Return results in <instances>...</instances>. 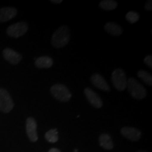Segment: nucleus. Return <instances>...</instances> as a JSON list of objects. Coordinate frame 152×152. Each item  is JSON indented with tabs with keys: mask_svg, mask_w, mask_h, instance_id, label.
<instances>
[{
	"mask_svg": "<svg viewBox=\"0 0 152 152\" xmlns=\"http://www.w3.org/2000/svg\"><path fill=\"white\" fill-rule=\"evenodd\" d=\"M28 28V24L26 22H18L15 24L11 25L7 28V33L11 37L17 38L23 35L27 32Z\"/></svg>",
	"mask_w": 152,
	"mask_h": 152,
	"instance_id": "obj_6",
	"label": "nucleus"
},
{
	"mask_svg": "<svg viewBox=\"0 0 152 152\" xmlns=\"http://www.w3.org/2000/svg\"><path fill=\"white\" fill-rule=\"evenodd\" d=\"M99 142L101 147H103L104 149L111 150L113 148V140L111 136L106 133H103L101 134L99 138Z\"/></svg>",
	"mask_w": 152,
	"mask_h": 152,
	"instance_id": "obj_13",
	"label": "nucleus"
},
{
	"mask_svg": "<svg viewBox=\"0 0 152 152\" xmlns=\"http://www.w3.org/2000/svg\"><path fill=\"white\" fill-rule=\"evenodd\" d=\"M144 8L147 11H151L152 10V1L151 0H149L147 3H146Z\"/></svg>",
	"mask_w": 152,
	"mask_h": 152,
	"instance_id": "obj_21",
	"label": "nucleus"
},
{
	"mask_svg": "<svg viewBox=\"0 0 152 152\" xmlns=\"http://www.w3.org/2000/svg\"><path fill=\"white\" fill-rule=\"evenodd\" d=\"M17 14V10L12 7H4L0 9V22L9 21Z\"/></svg>",
	"mask_w": 152,
	"mask_h": 152,
	"instance_id": "obj_12",
	"label": "nucleus"
},
{
	"mask_svg": "<svg viewBox=\"0 0 152 152\" xmlns=\"http://www.w3.org/2000/svg\"><path fill=\"white\" fill-rule=\"evenodd\" d=\"M91 82L94 87L101 90L106 91V92H109L110 91L109 85H108V83H106L104 77L99 74H94L91 77Z\"/></svg>",
	"mask_w": 152,
	"mask_h": 152,
	"instance_id": "obj_11",
	"label": "nucleus"
},
{
	"mask_svg": "<svg viewBox=\"0 0 152 152\" xmlns=\"http://www.w3.org/2000/svg\"><path fill=\"white\" fill-rule=\"evenodd\" d=\"M2 54L4 59L13 65L18 64L22 59L21 55L10 48H6L3 51Z\"/></svg>",
	"mask_w": 152,
	"mask_h": 152,
	"instance_id": "obj_10",
	"label": "nucleus"
},
{
	"mask_svg": "<svg viewBox=\"0 0 152 152\" xmlns=\"http://www.w3.org/2000/svg\"><path fill=\"white\" fill-rule=\"evenodd\" d=\"M26 133L31 142H37L38 140V135L37 132V122L33 118H28L26 121Z\"/></svg>",
	"mask_w": 152,
	"mask_h": 152,
	"instance_id": "obj_7",
	"label": "nucleus"
},
{
	"mask_svg": "<svg viewBox=\"0 0 152 152\" xmlns=\"http://www.w3.org/2000/svg\"><path fill=\"white\" fill-rule=\"evenodd\" d=\"M45 139L47 142H50V143H55L58 141V136L57 129H51L48 132H47L45 134Z\"/></svg>",
	"mask_w": 152,
	"mask_h": 152,
	"instance_id": "obj_17",
	"label": "nucleus"
},
{
	"mask_svg": "<svg viewBox=\"0 0 152 152\" xmlns=\"http://www.w3.org/2000/svg\"><path fill=\"white\" fill-rule=\"evenodd\" d=\"M14 106V101L7 90L0 88V111L9 113Z\"/></svg>",
	"mask_w": 152,
	"mask_h": 152,
	"instance_id": "obj_5",
	"label": "nucleus"
},
{
	"mask_svg": "<svg viewBox=\"0 0 152 152\" xmlns=\"http://www.w3.org/2000/svg\"><path fill=\"white\" fill-rule=\"evenodd\" d=\"M137 152H147V151H138Z\"/></svg>",
	"mask_w": 152,
	"mask_h": 152,
	"instance_id": "obj_24",
	"label": "nucleus"
},
{
	"mask_svg": "<svg viewBox=\"0 0 152 152\" xmlns=\"http://www.w3.org/2000/svg\"><path fill=\"white\" fill-rule=\"evenodd\" d=\"M121 133L123 137L131 141H138L141 137V132L138 129L131 127H123L121 130Z\"/></svg>",
	"mask_w": 152,
	"mask_h": 152,
	"instance_id": "obj_9",
	"label": "nucleus"
},
{
	"mask_svg": "<svg viewBox=\"0 0 152 152\" xmlns=\"http://www.w3.org/2000/svg\"><path fill=\"white\" fill-rule=\"evenodd\" d=\"M104 29L108 33L113 36H119L122 35L123 33L122 28L120 27L118 25L113 22L107 23L104 26Z\"/></svg>",
	"mask_w": 152,
	"mask_h": 152,
	"instance_id": "obj_15",
	"label": "nucleus"
},
{
	"mask_svg": "<svg viewBox=\"0 0 152 152\" xmlns=\"http://www.w3.org/2000/svg\"><path fill=\"white\" fill-rule=\"evenodd\" d=\"M118 6V2L116 1L113 0H104L99 3V7L101 9L106 11L114 10Z\"/></svg>",
	"mask_w": 152,
	"mask_h": 152,
	"instance_id": "obj_16",
	"label": "nucleus"
},
{
	"mask_svg": "<svg viewBox=\"0 0 152 152\" xmlns=\"http://www.w3.org/2000/svg\"><path fill=\"white\" fill-rule=\"evenodd\" d=\"M35 64L38 68H49L53 65V59L49 56H40L36 58Z\"/></svg>",
	"mask_w": 152,
	"mask_h": 152,
	"instance_id": "obj_14",
	"label": "nucleus"
},
{
	"mask_svg": "<svg viewBox=\"0 0 152 152\" xmlns=\"http://www.w3.org/2000/svg\"><path fill=\"white\" fill-rule=\"evenodd\" d=\"M137 75L142 81L146 83V84L151 86L152 77H151V75L149 73H148V72L145 71H143V70H140V71H138Z\"/></svg>",
	"mask_w": 152,
	"mask_h": 152,
	"instance_id": "obj_18",
	"label": "nucleus"
},
{
	"mask_svg": "<svg viewBox=\"0 0 152 152\" xmlns=\"http://www.w3.org/2000/svg\"><path fill=\"white\" fill-rule=\"evenodd\" d=\"M111 80L114 87L118 91H123L127 86V78L125 72L121 68L115 69L111 75Z\"/></svg>",
	"mask_w": 152,
	"mask_h": 152,
	"instance_id": "obj_4",
	"label": "nucleus"
},
{
	"mask_svg": "<svg viewBox=\"0 0 152 152\" xmlns=\"http://www.w3.org/2000/svg\"><path fill=\"white\" fill-rule=\"evenodd\" d=\"M126 87H128V92L131 96L136 99H142L147 94V91L144 89L143 85L133 77H130L127 81Z\"/></svg>",
	"mask_w": 152,
	"mask_h": 152,
	"instance_id": "obj_2",
	"label": "nucleus"
},
{
	"mask_svg": "<svg viewBox=\"0 0 152 152\" xmlns=\"http://www.w3.org/2000/svg\"><path fill=\"white\" fill-rule=\"evenodd\" d=\"M125 18L130 23H134L137 22L140 19V15L134 11H129L125 16Z\"/></svg>",
	"mask_w": 152,
	"mask_h": 152,
	"instance_id": "obj_19",
	"label": "nucleus"
},
{
	"mask_svg": "<svg viewBox=\"0 0 152 152\" xmlns=\"http://www.w3.org/2000/svg\"><path fill=\"white\" fill-rule=\"evenodd\" d=\"M71 39V31L68 26H62L53 34L52 44L55 48H61L67 45Z\"/></svg>",
	"mask_w": 152,
	"mask_h": 152,
	"instance_id": "obj_1",
	"label": "nucleus"
},
{
	"mask_svg": "<svg viewBox=\"0 0 152 152\" xmlns=\"http://www.w3.org/2000/svg\"><path fill=\"white\" fill-rule=\"evenodd\" d=\"M48 152H61V151L58 149H56V148H52V149L49 150Z\"/></svg>",
	"mask_w": 152,
	"mask_h": 152,
	"instance_id": "obj_22",
	"label": "nucleus"
},
{
	"mask_svg": "<svg viewBox=\"0 0 152 152\" xmlns=\"http://www.w3.org/2000/svg\"><path fill=\"white\" fill-rule=\"evenodd\" d=\"M51 2L54 4H61L62 2V0H51Z\"/></svg>",
	"mask_w": 152,
	"mask_h": 152,
	"instance_id": "obj_23",
	"label": "nucleus"
},
{
	"mask_svg": "<svg viewBox=\"0 0 152 152\" xmlns=\"http://www.w3.org/2000/svg\"><path fill=\"white\" fill-rule=\"evenodd\" d=\"M74 152H77V149H75V150H74Z\"/></svg>",
	"mask_w": 152,
	"mask_h": 152,
	"instance_id": "obj_25",
	"label": "nucleus"
},
{
	"mask_svg": "<svg viewBox=\"0 0 152 152\" xmlns=\"http://www.w3.org/2000/svg\"><path fill=\"white\" fill-rule=\"evenodd\" d=\"M51 94L57 100L63 102H66L71 99L72 94L67 87L61 84L53 85L50 89Z\"/></svg>",
	"mask_w": 152,
	"mask_h": 152,
	"instance_id": "obj_3",
	"label": "nucleus"
},
{
	"mask_svg": "<svg viewBox=\"0 0 152 152\" xmlns=\"http://www.w3.org/2000/svg\"><path fill=\"white\" fill-rule=\"evenodd\" d=\"M84 93L87 101L90 102L91 105L96 108V109H99L102 107L103 105V102H102V99L92 89L86 87L84 90Z\"/></svg>",
	"mask_w": 152,
	"mask_h": 152,
	"instance_id": "obj_8",
	"label": "nucleus"
},
{
	"mask_svg": "<svg viewBox=\"0 0 152 152\" xmlns=\"http://www.w3.org/2000/svg\"><path fill=\"white\" fill-rule=\"evenodd\" d=\"M144 61L145 62V64L149 66V68H152V56L151 55H148L144 58Z\"/></svg>",
	"mask_w": 152,
	"mask_h": 152,
	"instance_id": "obj_20",
	"label": "nucleus"
}]
</instances>
